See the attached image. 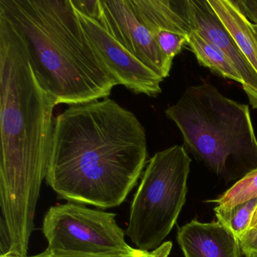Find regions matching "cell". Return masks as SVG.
<instances>
[{
	"instance_id": "cell-1",
	"label": "cell",
	"mask_w": 257,
	"mask_h": 257,
	"mask_svg": "<svg viewBox=\"0 0 257 257\" xmlns=\"http://www.w3.org/2000/svg\"><path fill=\"white\" fill-rule=\"evenodd\" d=\"M0 206L4 255H28L47 175L55 100L39 82L26 45L0 12Z\"/></svg>"
},
{
	"instance_id": "cell-2",
	"label": "cell",
	"mask_w": 257,
	"mask_h": 257,
	"mask_svg": "<svg viewBox=\"0 0 257 257\" xmlns=\"http://www.w3.org/2000/svg\"><path fill=\"white\" fill-rule=\"evenodd\" d=\"M147 157L145 128L115 100L70 106L55 119L46 183L69 202L118 207Z\"/></svg>"
},
{
	"instance_id": "cell-3",
	"label": "cell",
	"mask_w": 257,
	"mask_h": 257,
	"mask_svg": "<svg viewBox=\"0 0 257 257\" xmlns=\"http://www.w3.org/2000/svg\"><path fill=\"white\" fill-rule=\"evenodd\" d=\"M25 41L33 69L56 105L106 98L118 85L102 64L72 0H0Z\"/></svg>"
},
{
	"instance_id": "cell-4",
	"label": "cell",
	"mask_w": 257,
	"mask_h": 257,
	"mask_svg": "<svg viewBox=\"0 0 257 257\" xmlns=\"http://www.w3.org/2000/svg\"><path fill=\"white\" fill-rule=\"evenodd\" d=\"M181 132L184 148L226 179L257 168V138L249 106L205 83L185 90L165 110Z\"/></svg>"
},
{
	"instance_id": "cell-5",
	"label": "cell",
	"mask_w": 257,
	"mask_h": 257,
	"mask_svg": "<svg viewBox=\"0 0 257 257\" xmlns=\"http://www.w3.org/2000/svg\"><path fill=\"white\" fill-rule=\"evenodd\" d=\"M190 157L183 146L149 160L131 206L125 233L137 249L151 252L164 243L186 202Z\"/></svg>"
},
{
	"instance_id": "cell-6",
	"label": "cell",
	"mask_w": 257,
	"mask_h": 257,
	"mask_svg": "<svg viewBox=\"0 0 257 257\" xmlns=\"http://www.w3.org/2000/svg\"><path fill=\"white\" fill-rule=\"evenodd\" d=\"M48 249L106 253L130 251L116 214L74 202L51 207L43 219Z\"/></svg>"
},
{
	"instance_id": "cell-7",
	"label": "cell",
	"mask_w": 257,
	"mask_h": 257,
	"mask_svg": "<svg viewBox=\"0 0 257 257\" xmlns=\"http://www.w3.org/2000/svg\"><path fill=\"white\" fill-rule=\"evenodd\" d=\"M95 20L140 61L161 77L169 76L173 60L162 52L138 19L130 0H97Z\"/></svg>"
},
{
	"instance_id": "cell-8",
	"label": "cell",
	"mask_w": 257,
	"mask_h": 257,
	"mask_svg": "<svg viewBox=\"0 0 257 257\" xmlns=\"http://www.w3.org/2000/svg\"><path fill=\"white\" fill-rule=\"evenodd\" d=\"M75 10L96 54L118 85L149 97L162 93L163 78L124 49L97 20Z\"/></svg>"
},
{
	"instance_id": "cell-9",
	"label": "cell",
	"mask_w": 257,
	"mask_h": 257,
	"mask_svg": "<svg viewBox=\"0 0 257 257\" xmlns=\"http://www.w3.org/2000/svg\"><path fill=\"white\" fill-rule=\"evenodd\" d=\"M172 3L191 29L198 32L228 57L243 79L242 87L249 103L253 109H257L256 72L243 56L208 0H182Z\"/></svg>"
},
{
	"instance_id": "cell-10",
	"label": "cell",
	"mask_w": 257,
	"mask_h": 257,
	"mask_svg": "<svg viewBox=\"0 0 257 257\" xmlns=\"http://www.w3.org/2000/svg\"><path fill=\"white\" fill-rule=\"evenodd\" d=\"M138 19L150 31L159 47L174 60L184 46L192 29L171 0H130Z\"/></svg>"
},
{
	"instance_id": "cell-11",
	"label": "cell",
	"mask_w": 257,
	"mask_h": 257,
	"mask_svg": "<svg viewBox=\"0 0 257 257\" xmlns=\"http://www.w3.org/2000/svg\"><path fill=\"white\" fill-rule=\"evenodd\" d=\"M177 242L185 257H240L237 237L218 221H191L179 228Z\"/></svg>"
},
{
	"instance_id": "cell-12",
	"label": "cell",
	"mask_w": 257,
	"mask_h": 257,
	"mask_svg": "<svg viewBox=\"0 0 257 257\" xmlns=\"http://www.w3.org/2000/svg\"><path fill=\"white\" fill-rule=\"evenodd\" d=\"M208 3L257 73V27L243 16L233 0Z\"/></svg>"
},
{
	"instance_id": "cell-13",
	"label": "cell",
	"mask_w": 257,
	"mask_h": 257,
	"mask_svg": "<svg viewBox=\"0 0 257 257\" xmlns=\"http://www.w3.org/2000/svg\"><path fill=\"white\" fill-rule=\"evenodd\" d=\"M187 46L193 52L201 66L210 69L225 79L238 82L243 86L241 76L228 57L193 30L188 36Z\"/></svg>"
},
{
	"instance_id": "cell-14",
	"label": "cell",
	"mask_w": 257,
	"mask_h": 257,
	"mask_svg": "<svg viewBox=\"0 0 257 257\" xmlns=\"http://www.w3.org/2000/svg\"><path fill=\"white\" fill-rule=\"evenodd\" d=\"M257 206V198L237 204L231 208H214L218 222L225 225L236 237L247 230L254 210Z\"/></svg>"
},
{
	"instance_id": "cell-15",
	"label": "cell",
	"mask_w": 257,
	"mask_h": 257,
	"mask_svg": "<svg viewBox=\"0 0 257 257\" xmlns=\"http://www.w3.org/2000/svg\"><path fill=\"white\" fill-rule=\"evenodd\" d=\"M257 198V168L243 176L223 195L213 202L216 207L231 208L237 204Z\"/></svg>"
},
{
	"instance_id": "cell-16",
	"label": "cell",
	"mask_w": 257,
	"mask_h": 257,
	"mask_svg": "<svg viewBox=\"0 0 257 257\" xmlns=\"http://www.w3.org/2000/svg\"><path fill=\"white\" fill-rule=\"evenodd\" d=\"M161 250V246L157 249L147 252L141 249L133 248L130 251L122 252H106V253H88V252H69V251L56 250V249H46L44 252L32 256L24 257H156ZM0 257H12L0 255Z\"/></svg>"
},
{
	"instance_id": "cell-17",
	"label": "cell",
	"mask_w": 257,
	"mask_h": 257,
	"mask_svg": "<svg viewBox=\"0 0 257 257\" xmlns=\"http://www.w3.org/2000/svg\"><path fill=\"white\" fill-rule=\"evenodd\" d=\"M240 252L246 257L257 255V228H248L237 237Z\"/></svg>"
},
{
	"instance_id": "cell-18",
	"label": "cell",
	"mask_w": 257,
	"mask_h": 257,
	"mask_svg": "<svg viewBox=\"0 0 257 257\" xmlns=\"http://www.w3.org/2000/svg\"><path fill=\"white\" fill-rule=\"evenodd\" d=\"M243 16L257 27V0H233Z\"/></svg>"
},
{
	"instance_id": "cell-19",
	"label": "cell",
	"mask_w": 257,
	"mask_h": 257,
	"mask_svg": "<svg viewBox=\"0 0 257 257\" xmlns=\"http://www.w3.org/2000/svg\"><path fill=\"white\" fill-rule=\"evenodd\" d=\"M257 228V206L254 210L253 215H252L250 224H249V228Z\"/></svg>"
},
{
	"instance_id": "cell-20",
	"label": "cell",
	"mask_w": 257,
	"mask_h": 257,
	"mask_svg": "<svg viewBox=\"0 0 257 257\" xmlns=\"http://www.w3.org/2000/svg\"><path fill=\"white\" fill-rule=\"evenodd\" d=\"M250 257H257V255H252V256H250Z\"/></svg>"
}]
</instances>
